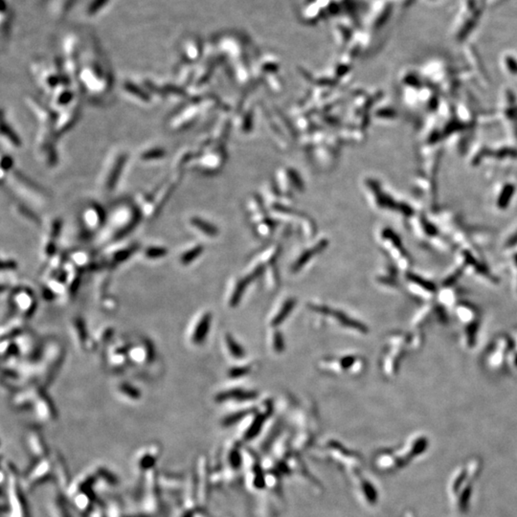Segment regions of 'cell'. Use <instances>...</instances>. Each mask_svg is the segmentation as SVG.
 I'll list each match as a JSON object with an SVG mask.
<instances>
[{
	"instance_id": "obj_13",
	"label": "cell",
	"mask_w": 517,
	"mask_h": 517,
	"mask_svg": "<svg viewBox=\"0 0 517 517\" xmlns=\"http://www.w3.org/2000/svg\"><path fill=\"white\" fill-rule=\"evenodd\" d=\"M256 397H257V393H255V392L234 389V390H230V391H226L220 394L217 397V400L219 402H223V401H226L229 399L238 400V401H246V400H252Z\"/></svg>"
},
{
	"instance_id": "obj_12",
	"label": "cell",
	"mask_w": 517,
	"mask_h": 517,
	"mask_svg": "<svg viewBox=\"0 0 517 517\" xmlns=\"http://www.w3.org/2000/svg\"><path fill=\"white\" fill-rule=\"evenodd\" d=\"M262 270H263L262 268H257V269H256L253 273H251L250 275H248L246 278L241 280V281L238 283V286H237V287H236V290L234 291V294H233V296H232V299H231V301H230V302H231V303H230L231 306L235 307V306L238 305V302H239V300H240V298H241V296H242V293H243V291H244V289L246 288V287L251 283L253 280L256 279V278H257V277L262 273Z\"/></svg>"
},
{
	"instance_id": "obj_26",
	"label": "cell",
	"mask_w": 517,
	"mask_h": 517,
	"mask_svg": "<svg viewBox=\"0 0 517 517\" xmlns=\"http://www.w3.org/2000/svg\"><path fill=\"white\" fill-rule=\"evenodd\" d=\"M129 357L134 360V361H142L144 360L147 356H149L148 352L146 351L145 348H134V349H131L130 353H129Z\"/></svg>"
},
{
	"instance_id": "obj_20",
	"label": "cell",
	"mask_w": 517,
	"mask_h": 517,
	"mask_svg": "<svg viewBox=\"0 0 517 517\" xmlns=\"http://www.w3.org/2000/svg\"><path fill=\"white\" fill-rule=\"evenodd\" d=\"M202 251H203V247L198 245V246H196V247H194V248L183 253L181 255V258H180V262H181L182 265L187 266L190 263L194 262L196 258L202 253Z\"/></svg>"
},
{
	"instance_id": "obj_18",
	"label": "cell",
	"mask_w": 517,
	"mask_h": 517,
	"mask_svg": "<svg viewBox=\"0 0 517 517\" xmlns=\"http://www.w3.org/2000/svg\"><path fill=\"white\" fill-rule=\"evenodd\" d=\"M14 211L18 214L19 217L21 218H24L25 220H27L29 222L33 223V224H38L40 223V220L38 218V216L32 212V210L29 209L28 207L24 206L23 204H20V203H16L14 205Z\"/></svg>"
},
{
	"instance_id": "obj_2",
	"label": "cell",
	"mask_w": 517,
	"mask_h": 517,
	"mask_svg": "<svg viewBox=\"0 0 517 517\" xmlns=\"http://www.w3.org/2000/svg\"><path fill=\"white\" fill-rule=\"evenodd\" d=\"M79 84L82 90L100 97V95H105L110 91L112 79L108 68L102 61L97 57H90L86 63L81 65Z\"/></svg>"
},
{
	"instance_id": "obj_19",
	"label": "cell",
	"mask_w": 517,
	"mask_h": 517,
	"mask_svg": "<svg viewBox=\"0 0 517 517\" xmlns=\"http://www.w3.org/2000/svg\"><path fill=\"white\" fill-rule=\"evenodd\" d=\"M226 344L229 351L235 358H241L244 355V350L241 348V346L235 341V339L232 336H226Z\"/></svg>"
},
{
	"instance_id": "obj_8",
	"label": "cell",
	"mask_w": 517,
	"mask_h": 517,
	"mask_svg": "<svg viewBox=\"0 0 517 517\" xmlns=\"http://www.w3.org/2000/svg\"><path fill=\"white\" fill-rule=\"evenodd\" d=\"M54 473V461H50L47 457L39 460V462L30 470L26 479V487L33 489L46 481L51 473Z\"/></svg>"
},
{
	"instance_id": "obj_9",
	"label": "cell",
	"mask_w": 517,
	"mask_h": 517,
	"mask_svg": "<svg viewBox=\"0 0 517 517\" xmlns=\"http://www.w3.org/2000/svg\"><path fill=\"white\" fill-rule=\"evenodd\" d=\"M312 308L315 309L316 311H319L321 313H324V314H329V315L331 314L332 316H334L336 318V320H338L340 324L344 325L345 327H348V328L359 331V332H362V333L367 332V328L364 326L363 324L350 319L349 316H347L345 313H343L341 311L334 310L332 308H327V307H324V306H313Z\"/></svg>"
},
{
	"instance_id": "obj_28",
	"label": "cell",
	"mask_w": 517,
	"mask_h": 517,
	"mask_svg": "<svg viewBox=\"0 0 517 517\" xmlns=\"http://www.w3.org/2000/svg\"><path fill=\"white\" fill-rule=\"evenodd\" d=\"M274 348L275 350L277 351H282L284 348H285V344H284V341H283V336L280 335L279 333H277L275 335L274 337Z\"/></svg>"
},
{
	"instance_id": "obj_11",
	"label": "cell",
	"mask_w": 517,
	"mask_h": 517,
	"mask_svg": "<svg viewBox=\"0 0 517 517\" xmlns=\"http://www.w3.org/2000/svg\"><path fill=\"white\" fill-rule=\"evenodd\" d=\"M211 321H212V316L210 313H205L200 321L197 323L196 325V329L194 331V335H193V342L196 343V344H201L204 342L206 336H208V333H209L210 326H211Z\"/></svg>"
},
{
	"instance_id": "obj_1",
	"label": "cell",
	"mask_w": 517,
	"mask_h": 517,
	"mask_svg": "<svg viewBox=\"0 0 517 517\" xmlns=\"http://www.w3.org/2000/svg\"><path fill=\"white\" fill-rule=\"evenodd\" d=\"M181 174L182 172L174 171L167 179L141 196L139 209L144 217L154 219L158 216L180 182Z\"/></svg>"
},
{
	"instance_id": "obj_14",
	"label": "cell",
	"mask_w": 517,
	"mask_h": 517,
	"mask_svg": "<svg viewBox=\"0 0 517 517\" xmlns=\"http://www.w3.org/2000/svg\"><path fill=\"white\" fill-rule=\"evenodd\" d=\"M29 448L31 450V453L34 455L36 459L42 460L46 458V448L42 441V438L38 435H32L30 436L28 440Z\"/></svg>"
},
{
	"instance_id": "obj_4",
	"label": "cell",
	"mask_w": 517,
	"mask_h": 517,
	"mask_svg": "<svg viewBox=\"0 0 517 517\" xmlns=\"http://www.w3.org/2000/svg\"><path fill=\"white\" fill-rule=\"evenodd\" d=\"M126 162V154L124 152H119L113 154L111 159L108 161L107 165L103 170V173L101 175V189L109 194L112 193L116 187L123 169Z\"/></svg>"
},
{
	"instance_id": "obj_21",
	"label": "cell",
	"mask_w": 517,
	"mask_h": 517,
	"mask_svg": "<svg viewBox=\"0 0 517 517\" xmlns=\"http://www.w3.org/2000/svg\"><path fill=\"white\" fill-rule=\"evenodd\" d=\"M191 224L197 228L198 230H200L201 232L205 233V235H208V236H216L217 235V229L214 228L212 225H210L209 224L201 221V220H198V219H193L191 220Z\"/></svg>"
},
{
	"instance_id": "obj_15",
	"label": "cell",
	"mask_w": 517,
	"mask_h": 517,
	"mask_svg": "<svg viewBox=\"0 0 517 517\" xmlns=\"http://www.w3.org/2000/svg\"><path fill=\"white\" fill-rule=\"evenodd\" d=\"M166 152L163 148L154 147L151 149H147L140 154V159L144 162H152L156 160H161L165 157Z\"/></svg>"
},
{
	"instance_id": "obj_7",
	"label": "cell",
	"mask_w": 517,
	"mask_h": 517,
	"mask_svg": "<svg viewBox=\"0 0 517 517\" xmlns=\"http://www.w3.org/2000/svg\"><path fill=\"white\" fill-rule=\"evenodd\" d=\"M107 216L108 214L97 202H89L82 209L81 222L86 230L94 231L105 225Z\"/></svg>"
},
{
	"instance_id": "obj_30",
	"label": "cell",
	"mask_w": 517,
	"mask_h": 517,
	"mask_svg": "<svg viewBox=\"0 0 517 517\" xmlns=\"http://www.w3.org/2000/svg\"><path fill=\"white\" fill-rule=\"evenodd\" d=\"M6 267H7V268H14V267H16V264H15L14 262H13V261H8V262H6V263L4 262V263L2 264V268L5 269Z\"/></svg>"
},
{
	"instance_id": "obj_25",
	"label": "cell",
	"mask_w": 517,
	"mask_h": 517,
	"mask_svg": "<svg viewBox=\"0 0 517 517\" xmlns=\"http://www.w3.org/2000/svg\"><path fill=\"white\" fill-rule=\"evenodd\" d=\"M14 169V161L10 155H3L1 159V173L4 176L5 173H9Z\"/></svg>"
},
{
	"instance_id": "obj_16",
	"label": "cell",
	"mask_w": 517,
	"mask_h": 517,
	"mask_svg": "<svg viewBox=\"0 0 517 517\" xmlns=\"http://www.w3.org/2000/svg\"><path fill=\"white\" fill-rule=\"evenodd\" d=\"M1 131H2V136L8 140L9 143L13 147L19 148L21 146L20 138L17 136V134L13 129V127L10 126L9 124H6L4 119H3V122H2V130Z\"/></svg>"
},
{
	"instance_id": "obj_6",
	"label": "cell",
	"mask_w": 517,
	"mask_h": 517,
	"mask_svg": "<svg viewBox=\"0 0 517 517\" xmlns=\"http://www.w3.org/2000/svg\"><path fill=\"white\" fill-rule=\"evenodd\" d=\"M82 111V104L79 95L69 105L57 113L55 131L56 135H60L70 130L78 122Z\"/></svg>"
},
{
	"instance_id": "obj_5",
	"label": "cell",
	"mask_w": 517,
	"mask_h": 517,
	"mask_svg": "<svg viewBox=\"0 0 517 517\" xmlns=\"http://www.w3.org/2000/svg\"><path fill=\"white\" fill-rule=\"evenodd\" d=\"M10 178L12 181V185L14 186V189L16 188L17 192L19 194H22L30 198L33 201H42L44 202L48 199V195L42 187H40L37 183L32 181L26 177L24 174H22L20 172L13 169L8 174L7 178Z\"/></svg>"
},
{
	"instance_id": "obj_17",
	"label": "cell",
	"mask_w": 517,
	"mask_h": 517,
	"mask_svg": "<svg viewBox=\"0 0 517 517\" xmlns=\"http://www.w3.org/2000/svg\"><path fill=\"white\" fill-rule=\"evenodd\" d=\"M295 306V300L289 299L286 302V304L281 308V311L275 316V318L272 321V326H278L283 321L286 320V318L288 316V314L291 312Z\"/></svg>"
},
{
	"instance_id": "obj_3",
	"label": "cell",
	"mask_w": 517,
	"mask_h": 517,
	"mask_svg": "<svg viewBox=\"0 0 517 517\" xmlns=\"http://www.w3.org/2000/svg\"><path fill=\"white\" fill-rule=\"evenodd\" d=\"M139 207L127 200L117 202L107 216L106 224L112 238H120L133 230L139 223Z\"/></svg>"
},
{
	"instance_id": "obj_27",
	"label": "cell",
	"mask_w": 517,
	"mask_h": 517,
	"mask_svg": "<svg viewBox=\"0 0 517 517\" xmlns=\"http://www.w3.org/2000/svg\"><path fill=\"white\" fill-rule=\"evenodd\" d=\"M249 371L248 368H234L230 371V377L231 378H238V377H241L245 374H247Z\"/></svg>"
},
{
	"instance_id": "obj_10",
	"label": "cell",
	"mask_w": 517,
	"mask_h": 517,
	"mask_svg": "<svg viewBox=\"0 0 517 517\" xmlns=\"http://www.w3.org/2000/svg\"><path fill=\"white\" fill-rule=\"evenodd\" d=\"M122 89L133 101L142 104H148L151 102V94L147 91V89H143V87H140L139 85L133 84L132 82H125Z\"/></svg>"
},
{
	"instance_id": "obj_29",
	"label": "cell",
	"mask_w": 517,
	"mask_h": 517,
	"mask_svg": "<svg viewBox=\"0 0 517 517\" xmlns=\"http://www.w3.org/2000/svg\"><path fill=\"white\" fill-rule=\"evenodd\" d=\"M355 357L353 356H347V357H344L341 359V366L343 369H349V367H351L353 363L355 362Z\"/></svg>"
},
{
	"instance_id": "obj_22",
	"label": "cell",
	"mask_w": 517,
	"mask_h": 517,
	"mask_svg": "<svg viewBox=\"0 0 517 517\" xmlns=\"http://www.w3.org/2000/svg\"><path fill=\"white\" fill-rule=\"evenodd\" d=\"M168 254V250L165 247L161 246H150L145 250V256L148 259H160L165 257Z\"/></svg>"
},
{
	"instance_id": "obj_23",
	"label": "cell",
	"mask_w": 517,
	"mask_h": 517,
	"mask_svg": "<svg viewBox=\"0 0 517 517\" xmlns=\"http://www.w3.org/2000/svg\"><path fill=\"white\" fill-rule=\"evenodd\" d=\"M136 248H137V246L131 245V246H128V247L124 248V249H120V250H118V251H116L113 254L112 258L116 262H124L134 253V251L136 250Z\"/></svg>"
},
{
	"instance_id": "obj_24",
	"label": "cell",
	"mask_w": 517,
	"mask_h": 517,
	"mask_svg": "<svg viewBox=\"0 0 517 517\" xmlns=\"http://www.w3.org/2000/svg\"><path fill=\"white\" fill-rule=\"evenodd\" d=\"M120 390L122 391V393H124L126 396H127L128 398L130 399H133V400H138L141 397V393H140L138 389H136L135 387L129 385V384H122L120 386Z\"/></svg>"
}]
</instances>
